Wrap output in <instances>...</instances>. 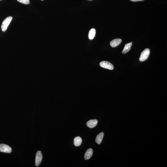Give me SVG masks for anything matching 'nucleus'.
<instances>
[{"label":"nucleus","mask_w":167,"mask_h":167,"mask_svg":"<svg viewBox=\"0 0 167 167\" xmlns=\"http://www.w3.org/2000/svg\"><path fill=\"white\" fill-rule=\"evenodd\" d=\"M101 67L110 70H112L114 69V66L111 63L107 61H103L100 63Z\"/></svg>","instance_id":"7ed1b4c3"},{"label":"nucleus","mask_w":167,"mask_h":167,"mask_svg":"<svg viewBox=\"0 0 167 167\" xmlns=\"http://www.w3.org/2000/svg\"><path fill=\"white\" fill-rule=\"evenodd\" d=\"M12 19V17L11 16L8 17L4 19L2 24L1 28L3 32L6 31L7 30L8 26L10 23Z\"/></svg>","instance_id":"f257e3e1"},{"label":"nucleus","mask_w":167,"mask_h":167,"mask_svg":"<svg viewBox=\"0 0 167 167\" xmlns=\"http://www.w3.org/2000/svg\"><path fill=\"white\" fill-rule=\"evenodd\" d=\"M93 154V150L91 148H90L86 152L85 155V159L87 160L90 159L91 158Z\"/></svg>","instance_id":"6e6552de"},{"label":"nucleus","mask_w":167,"mask_h":167,"mask_svg":"<svg viewBox=\"0 0 167 167\" xmlns=\"http://www.w3.org/2000/svg\"><path fill=\"white\" fill-rule=\"evenodd\" d=\"M96 34V30L95 29H91L89 34V38L90 40L93 39L95 38Z\"/></svg>","instance_id":"f8f14e48"},{"label":"nucleus","mask_w":167,"mask_h":167,"mask_svg":"<svg viewBox=\"0 0 167 167\" xmlns=\"http://www.w3.org/2000/svg\"><path fill=\"white\" fill-rule=\"evenodd\" d=\"M2 1V0H0V1Z\"/></svg>","instance_id":"f3484780"},{"label":"nucleus","mask_w":167,"mask_h":167,"mask_svg":"<svg viewBox=\"0 0 167 167\" xmlns=\"http://www.w3.org/2000/svg\"><path fill=\"white\" fill-rule=\"evenodd\" d=\"M133 43V42H131V43Z\"/></svg>","instance_id":"2eb2a0df"},{"label":"nucleus","mask_w":167,"mask_h":167,"mask_svg":"<svg viewBox=\"0 0 167 167\" xmlns=\"http://www.w3.org/2000/svg\"><path fill=\"white\" fill-rule=\"evenodd\" d=\"M43 156L41 152L38 151L37 152L36 156L35 165L37 166H38L42 162Z\"/></svg>","instance_id":"39448f33"},{"label":"nucleus","mask_w":167,"mask_h":167,"mask_svg":"<svg viewBox=\"0 0 167 167\" xmlns=\"http://www.w3.org/2000/svg\"><path fill=\"white\" fill-rule=\"evenodd\" d=\"M104 135V133L101 132L97 136L96 138V142L98 145L101 143L102 141H103Z\"/></svg>","instance_id":"9d476101"},{"label":"nucleus","mask_w":167,"mask_h":167,"mask_svg":"<svg viewBox=\"0 0 167 167\" xmlns=\"http://www.w3.org/2000/svg\"><path fill=\"white\" fill-rule=\"evenodd\" d=\"M12 151V148L9 145L4 144H0V152L10 153Z\"/></svg>","instance_id":"20e7f679"},{"label":"nucleus","mask_w":167,"mask_h":167,"mask_svg":"<svg viewBox=\"0 0 167 167\" xmlns=\"http://www.w3.org/2000/svg\"><path fill=\"white\" fill-rule=\"evenodd\" d=\"M150 53V51L148 48L145 49L141 54L139 60L140 61H144L148 59Z\"/></svg>","instance_id":"f03ea898"},{"label":"nucleus","mask_w":167,"mask_h":167,"mask_svg":"<svg viewBox=\"0 0 167 167\" xmlns=\"http://www.w3.org/2000/svg\"><path fill=\"white\" fill-rule=\"evenodd\" d=\"M131 1L134 2H136L143 1L144 0H130Z\"/></svg>","instance_id":"4468645a"},{"label":"nucleus","mask_w":167,"mask_h":167,"mask_svg":"<svg viewBox=\"0 0 167 167\" xmlns=\"http://www.w3.org/2000/svg\"><path fill=\"white\" fill-rule=\"evenodd\" d=\"M98 121L97 119H92L88 121L87 123V125L88 127L90 128L95 127L98 124Z\"/></svg>","instance_id":"0eeeda50"},{"label":"nucleus","mask_w":167,"mask_h":167,"mask_svg":"<svg viewBox=\"0 0 167 167\" xmlns=\"http://www.w3.org/2000/svg\"><path fill=\"white\" fill-rule=\"evenodd\" d=\"M132 45V43H131L127 44L125 45L124 49H123L122 53L123 54L127 53L128 52L130 51L131 49V48Z\"/></svg>","instance_id":"1a4fd4ad"},{"label":"nucleus","mask_w":167,"mask_h":167,"mask_svg":"<svg viewBox=\"0 0 167 167\" xmlns=\"http://www.w3.org/2000/svg\"><path fill=\"white\" fill-rule=\"evenodd\" d=\"M82 142V140L80 137H76L74 138V143L76 146H79L81 145Z\"/></svg>","instance_id":"9b49d317"},{"label":"nucleus","mask_w":167,"mask_h":167,"mask_svg":"<svg viewBox=\"0 0 167 167\" xmlns=\"http://www.w3.org/2000/svg\"><path fill=\"white\" fill-rule=\"evenodd\" d=\"M41 1H43V0H41Z\"/></svg>","instance_id":"a211bd4d"},{"label":"nucleus","mask_w":167,"mask_h":167,"mask_svg":"<svg viewBox=\"0 0 167 167\" xmlns=\"http://www.w3.org/2000/svg\"><path fill=\"white\" fill-rule=\"evenodd\" d=\"M122 41L120 38H116L112 40L110 43V45L112 48H115L119 46Z\"/></svg>","instance_id":"423d86ee"},{"label":"nucleus","mask_w":167,"mask_h":167,"mask_svg":"<svg viewBox=\"0 0 167 167\" xmlns=\"http://www.w3.org/2000/svg\"><path fill=\"white\" fill-rule=\"evenodd\" d=\"M17 1L19 2L24 4H28L30 3L29 0H17Z\"/></svg>","instance_id":"ddd939ff"},{"label":"nucleus","mask_w":167,"mask_h":167,"mask_svg":"<svg viewBox=\"0 0 167 167\" xmlns=\"http://www.w3.org/2000/svg\"><path fill=\"white\" fill-rule=\"evenodd\" d=\"M89 1H92V0H89Z\"/></svg>","instance_id":"dca6fc26"}]
</instances>
